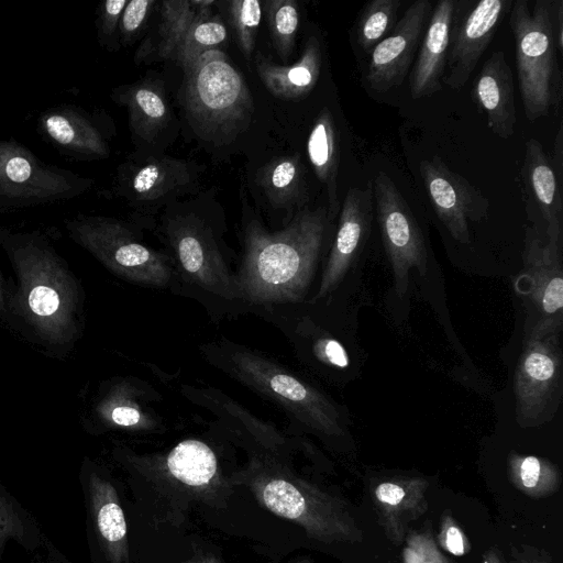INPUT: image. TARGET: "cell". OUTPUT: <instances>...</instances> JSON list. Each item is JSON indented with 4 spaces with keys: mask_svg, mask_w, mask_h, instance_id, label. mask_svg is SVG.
I'll use <instances>...</instances> for the list:
<instances>
[{
    "mask_svg": "<svg viewBox=\"0 0 563 563\" xmlns=\"http://www.w3.org/2000/svg\"><path fill=\"white\" fill-rule=\"evenodd\" d=\"M400 5V0H374L364 8L356 25V41L365 53L390 33Z\"/></svg>",
    "mask_w": 563,
    "mask_h": 563,
    "instance_id": "cell-33",
    "label": "cell"
},
{
    "mask_svg": "<svg viewBox=\"0 0 563 563\" xmlns=\"http://www.w3.org/2000/svg\"><path fill=\"white\" fill-rule=\"evenodd\" d=\"M112 98L128 108L132 131L145 141L155 139L169 119L163 89L152 81L118 88Z\"/></svg>",
    "mask_w": 563,
    "mask_h": 563,
    "instance_id": "cell-25",
    "label": "cell"
},
{
    "mask_svg": "<svg viewBox=\"0 0 563 563\" xmlns=\"http://www.w3.org/2000/svg\"><path fill=\"white\" fill-rule=\"evenodd\" d=\"M154 3L153 0L128 1L119 22V35L122 43L130 42L140 32Z\"/></svg>",
    "mask_w": 563,
    "mask_h": 563,
    "instance_id": "cell-40",
    "label": "cell"
},
{
    "mask_svg": "<svg viewBox=\"0 0 563 563\" xmlns=\"http://www.w3.org/2000/svg\"><path fill=\"white\" fill-rule=\"evenodd\" d=\"M507 471L512 486L531 498H545L555 494L562 481L558 465L536 455L509 453Z\"/></svg>",
    "mask_w": 563,
    "mask_h": 563,
    "instance_id": "cell-29",
    "label": "cell"
},
{
    "mask_svg": "<svg viewBox=\"0 0 563 563\" xmlns=\"http://www.w3.org/2000/svg\"><path fill=\"white\" fill-rule=\"evenodd\" d=\"M65 229L76 244L125 280L165 287L172 279L169 258L142 244L120 220L80 213L66 219Z\"/></svg>",
    "mask_w": 563,
    "mask_h": 563,
    "instance_id": "cell-5",
    "label": "cell"
},
{
    "mask_svg": "<svg viewBox=\"0 0 563 563\" xmlns=\"http://www.w3.org/2000/svg\"><path fill=\"white\" fill-rule=\"evenodd\" d=\"M44 538L35 518L0 483V559L11 541L33 552Z\"/></svg>",
    "mask_w": 563,
    "mask_h": 563,
    "instance_id": "cell-31",
    "label": "cell"
},
{
    "mask_svg": "<svg viewBox=\"0 0 563 563\" xmlns=\"http://www.w3.org/2000/svg\"><path fill=\"white\" fill-rule=\"evenodd\" d=\"M0 246L16 277L7 297L8 312L44 345H71L81 330L82 292L67 263L40 231L0 228Z\"/></svg>",
    "mask_w": 563,
    "mask_h": 563,
    "instance_id": "cell-1",
    "label": "cell"
},
{
    "mask_svg": "<svg viewBox=\"0 0 563 563\" xmlns=\"http://www.w3.org/2000/svg\"><path fill=\"white\" fill-rule=\"evenodd\" d=\"M511 4L509 0H482L465 15L451 33L445 85L452 89L465 85Z\"/></svg>",
    "mask_w": 563,
    "mask_h": 563,
    "instance_id": "cell-18",
    "label": "cell"
},
{
    "mask_svg": "<svg viewBox=\"0 0 563 563\" xmlns=\"http://www.w3.org/2000/svg\"><path fill=\"white\" fill-rule=\"evenodd\" d=\"M510 27L525 114L529 121H536L561 103L562 78L556 63L553 1L538 0L532 8L527 0L514 1Z\"/></svg>",
    "mask_w": 563,
    "mask_h": 563,
    "instance_id": "cell-4",
    "label": "cell"
},
{
    "mask_svg": "<svg viewBox=\"0 0 563 563\" xmlns=\"http://www.w3.org/2000/svg\"><path fill=\"white\" fill-rule=\"evenodd\" d=\"M404 542L401 563H455L440 550L429 521L421 531L408 529Z\"/></svg>",
    "mask_w": 563,
    "mask_h": 563,
    "instance_id": "cell-37",
    "label": "cell"
},
{
    "mask_svg": "<svg viewBox=\"0 0 563 563\" xmlns=\"http://www.w3.org/2000/svg\"><path fill=\"white\" fill-rule=\"evenodd\" d=\"M213 0H165L161 7L158 53L173 59L188 30L200 19L211 14Z\"/></svg>",
    "mask_w": 563,
    "mask_h": 563,
    "instance_id": "cell-28",
    "label": "cell"
},
{
    "mask_svg": "<svg viewBox=\"0 0 563 563\" xmlns=\"http://www.w3.org/2000/svg\"><path fill=\"white\" fill-rule=\"evenodd\" d=\"M79 481L93 563H126L128 525L112 481L92 461L81 465Z\"/></svg>",
    "mask_w": 563,
    "mask_h": 563,
    "instance_id": "cell-11",
    "label": "cell"
},
{
    "mask_svg": "<svg viewBox=\"0 0 563 563\" xmlns=\"http://www.w3.org/2000/svg\"><path fill=\"white\" fill-rule=\"evenodd\" d=\"M168 240L185 275L201 288L225 299L240 297L211 231L198 220H175Z\"/></svg>",
    "mask_w": 563,
    "mask_h": 563,
    "instance_id": "cell-13",
    "label": "cell"
},
{
    "mask_svg": "<svg viewBox=\"0 0 563 563\" xmlns=\"http://www.w3.org/2000/svg\"><path fill=\"white\" fill-rule=\"evenodd\" d=\"M255 66L265 87L283 100H300L316 86L321 69V47L311 36L301 57L294 64L282 66L256 55Z\"/></svg>",
    "mask_w": 563,
    "mask_h": 563,
    "instance_id": "cell-23",
    "label": "cell"
},
{
    "mask_svg": "<svg viewBox=\"0 0 563 563\" xmlns=\"http://www.w3.org/2000/svg\"><path fill=\"white\" fill-rule=\"evenodd\" d=\"M553 30L556 49L563 51V1H553Z\"/></svg>",
    "mask_w": 563,
    "mask_h": 563,
    "instance_id": "cell-45",
    "label": "cell"
},
{
    "mask_svg": "<svg viewBox=\"0 0 563 563\" xmlns=\"http://www.w3.org/2000/svg\"><path fill=\"white\" fill-rule=\"evenodd\" d=\"M373 199L384 247L394 275L395 291L406 295L409 273L427 272L428 253L420 227L393 179L378 172L372 181Z\"/></svg>",
    "mask_w": 563,
    "mask_h": 563,
    "instance_id": "cell-10",
    "label": "cell"
},
{
    "mask_svg": "<svg viewBox=\"0 0 563 563\" xmlns=\"http://www.w3.org/2000/svg\"><path fill=\"white\" fill-rule=\"evenodd\" d=\"M225 356L230 373L277 402L299 421L328 435L342 433L335 407L308 383L245 347H227Z\"/></svg>",
    "mask_w": 563,
    "mask_h": 563,
    "instance_id": "cell-7",
    "label": "cell"
},
{
    "mask_svg": "<svg viewBox=\"0 0 563 563\" xmlns=\"http://www.w3.org/2000/svg\"><path fill=\"white\" fill-rule=\"evenodd\" d=\"M522 176L528 199L545 224V238L563 244L562 186L541 143L533 137L526 142Z\"/></svg>",
    "mask_w": 563,
    "mask_h": 563,
    "instance_id": "cell-22",
    "label": "cell"
},
{
    "mask_svg": "<svg viewBox=\"0 0 563 563\" xmlns=\"http://www.w3.org/2000/svg\"><path fill=\"white\" fill-rule=\"evenodd\" d=\"M307 153L318 179L325 186L330 217L340 211L338 198L339 139L331 111L324 107L307 141Z\"/></svg>",
    "mask_w": 563,
    "mask_h": 563,
    "instance_id": "cell-26",
    "label": "cell"
},
{
    "mask_svg": "<svg viewBox=\"0 0 563 563\" xmlns=\"http://www.w3.org/2000/svg\"><path fill=\"white\" fill-rule=\"evenodd\" d=\"M325 230L323 208L306 209L273 233L257 221L250 222L235 277L240 297L253 303L302 300L317 268Z\"/></svg>",
    "mask_w": 563,
    "mask_h": 563,
    "instance_id": "cell-2",
    "label": "cell"
},
{
    "mask_svg": "<svg viewBox=\"0 0 563 563\" xmlns=\"http://www.w3.org/2000/svg\"><path fill=\"white\" fill-rule=\"evenodd\" d=\"M257 499L275 515L295 521L324 543H360L364 534L346 504L299 479L264 475L253 483Z\"/></svg>",
    "mask_w": 563,
    "mask_h": 563,
    "instance_id": "cell-6",
    "label": "cell"
},
{
    "mask_svg": "<svg viewBox=\"0 0 563 563\" xmlns=\"http://www.w3.org/2000/svg\"><path fill=\"white\" fill-rule=\"evenodd\" d=\"M0 313H2V314L8 313L7 295L3 290L1 273H0Z\"/></svg>",
    "mask_w": 563,
    "mask_h": 563,
    "instance_id": "cell-47",
    "label": "cell"
},
{
    "mask_svg": "<svg viewBox=\"0 0 563 563\" xmlns=\"http://www.w3.org/2000/svg\"><path fill=\"white\" fill-rule=\"evenodd\" d=\"M455 1H438L432 9L409 80L410 95L420 99L441 89L448 59Z\"/></svg>",
    "mask_w": 563,
    "mask_h": 563,
    "instance_id": "cell-21",
    "label": "cell"
},
{
    "mask_svg": "<svg viewBox=\"0 0 563 563\" xmlns=\"http://www.w3.org/2000/svg\"><path fill=\"white\" fill-rule=\"evenodd\" d=\"M523 268L530 280L529 302L534 309L531 327L563 321L562 244L544 239L538 229H526Z\"/></svg>",
    "mask_w": 563,
    "mask_h": 563,
    "instance_id": "cell-15",
    "label": "cell"
},
{
    "mask_svg": "<svg viewBox=\"0 0 563 563\" xmlns=\"http://www.w3.org/2000/svg\"><path fill=\"white\" fill-rule=\"evenodd\" d=\"M227 35V27L219 16H205L188 30L173 59L185 69L201 54L216 49L225 41Z\"/></svg>",
    "mask_w": 563,
    "mask_h": 563,
    "instance_id": "cell-32",
    "label": "cell"
},
{
    "mask_svg": "<svg viewBox=\"0 0 563 563\" xmlns=\"http://www.w3.org/2000/svg\"><path fill=\"white\" fill-rule=\"evenodd\" d=\"M419 170L440 221L454 240L468 243L470 222L486 217L489 207L487 198L438 157L423 159Z\"/></svg>",
    "mask_w": 563,
    "mask_h": 563,
    "instance_id": "cell-12",
    "label": "cell"
},
{
    "mask_svg": "<svg viewBox=\"0 0 563 563\" xmlns=\"http://www.w3.org/2000/svg\"><path fill=\"white\" fill-rule=\"evenodd\" d=\"M431 12L429 0L415 1L390 33L371 51L366 81L373 90L385 92L404 81Z\"/></svg>",
    "mask_w": 563,
    "mask_h": 563,
    "instance_id": "cell-14",
    "label": "cell"
},
{
    "mask_svg": "<svg viewBox=\"0 0 563 563\" xmlns=\"http://www.w3.org/2000/svg\"><path fill=\"white\" fill-rule=\"evenodd\" d=\"M37 131L68 159H100L110 152L97 117L76 104L62 103L43 111L37 119Z\"/></svg>",
    "mask_w": 563,
    "mask_h": 563,
    "instance_id": "cell-17",
    "label": "cell"
},
{
    "mask_svg": "<svg viewBox=\"0 0 563 563\" xmlns=\"http://www.w3.org/2000/svg\"><path fill=\"white\" fill-rule=\"evenodd\" d=\"M562 327L548 324L527 331L514 379L516 419L520 427L549 422L563 393Z\"/></svg>",
    "mask_w": 563,
    "mask_h": 563,
    "instance_id": "cell-9",
    "label": "cell"
},
{
    "mask_svg": "<svg viewBox=\"0 0 563 563\" xmlns=\"http://www.w3.org/2000/svg\"><path fill=\"white\" fill-rule=\"evenodd\" d=\"M302 168L298 157L273 161L262 174V186L276 205L285 203L299 195Z\"/></svg>",
    "mask_w": 563,
    "mask_h": 563,
    "instance_id": "cell-34",
    "label": "cell"
},
{
    "mask_svg": "<svg viewBox=\"0 0 563 563\" xmlns=\"http://www.w3.org/2000/svg\"><path fill=\"white\" fill-rule=\"evenodd\" d=\"M482 563H503V560L496 548H489L482 554Z\"/></svg>",
    "mask_w": 563,
    "mask_h": 563,
    "instance_id": "cell-46",
    "label": "cell"
},
{
    "mask_svg": "<svg viewBox=\"0 0 563 563\" xmlns=\"http://www.w3.org/2000/svg\"><path fill=\"white\" fill-rule=\"evenodd\" d=\"M166 466L173 477L191 487L207 486L218 470L212 450L197 440L177 444L167 455Z\"/></svg>",
    "mask_w": 563,
    "mask_h": 563,
    "instance_id": "cell-30",
    "label": "cell"
},
{
    "mask_svg": "<svg viewBox=\"0 0 563 563\" xmlns=\"http://www.w3.org/2000/svg\"><path fill=\"white\" fill-rule=\"evenodd\" d=\"M231 23L235 30L240 47L250 59L262 19V5L257 0H232L229 2Z\"/></svg>",
    "mask_w": 563,
    "mask_h": 563,
    "instance_id": "cell-36",
    "label": "cell"
},
{
    "mask_svg": "<svg viewBox=\"0 0 563 563\" xmlns=\"http://www.w3.org/2000/svg\"><path fill=\"white\" fill-rule=\"evenodd\" d=\"M92 415L97 424L106 429H144L153 422L135 400L132 385L125 380L111 383L103 390Z\"/></svg>",
    "mask_w": 563,
    "mask_h": 563,
    "instance_id": "cell-27",
    "label": "cell"
},
{
    "mask_svg": "<svg viewBox=\"0 0 563 563\" xmlns=\"http://www.w3.org/2000/svg\"><path fill=\"white\" fill-rule=\"evenodd\" d=\"M184 70V104L197 133L225 141L242 131L253 113L252 96L224 53L208 51Z\"/></svg>",
    "mask_w": 563,
    "mask_h": 563,
    "instance_id": "cell-3",
    "label": "cell"
},
{
    "mask_svg": "<svg viewBox=\"0 0 563 563\" xmlns=\"http://www.w3.org/2000/svg\"><path fill=\"white\" fill-rule=\"evenodd\" d=\"M95 181L47 164L15 139L0 140V213L75 199Z\"/></svg>",
    "mask_w": 563,
    "mask_h": 563,
    "instance_id": "cell-8",
    "label": "cell"
},
{
    "mask_svg": "<svg viewBox=\"0 0 563 563\" xmlns=\"http://www.w3.org/2000/svg\"><path fill=\"white\" fill-rule=\"evenodd\" d=\"M552 168L555 173L559 184L562 186L563 181V129L562 122L559 125V130L554 141V156L551 162Z\"/></svg>",
    "mask_w": 563,
    "mask_h": 563,
    "instance_id": "cell-44",
    "label": "cell"
},
{
    "mask_svg": "<svg viewBox=\"0 0 563 563\" xmlns=\"http://www.w3.org/2000/svg\"><path fill=\"white\" fill-rule=\"evenodd\" d=\"M473 100L486 115L489 130L508 139L517 122L515 87L511 69L503 51L494 52L484 63L473 82Z\"/></svg>",
    "mask_w": 563,
    "mask_h": 563,
    "instance_id": "cell-20",
    "label": "cell"
},
{
    "mask_svg": "<svg viewBox=\"0 0 563 563\" xmlns=\"http://www.w3.org/2000/svg\"><path fill=\"white\" fill-rule=\"evenodd\" d=\"M267 20L275 48L286 59L295 43L299 12L294 0H272L266 8Z\"/></svg>",
    "mask_w": 563,
    "mask_h": 563,
    "instance_id": "cell-35",
    "label": "cell"
},
{
    "mask_svg": "<svg viewBox=\"0 0 563 563\" xmlns=\"http://www.w3.org/2000/svg\"><path fill=\"white\" fill-rule=\"evenodd\" d=\"M438 545L445 552L463 556L471 550V543L460 525L455 521L450 511H444L441 517L440 530L437 536Z\"/></svg>",
    "mask_w": 563,
    "mask_h": 563,
    "instance_id": "cell-39",
    "label": "cell"
},
{
    "mask_svg": "<svg viewBox=\"0 0 563 563\" xmlns=\"http://www.w3.org/2000/svg\"><path fill=\"white\" fill-rule=\"evenodd\" d=\"M373 205L372 181L365 188L351 187L347 190L316 298L325 297L341 283L361 252L371 231Z\"/></svg>",
    "mask_w": 563,
    "mask_h": 563,
    "instance_id": "cell-16",
    "label": "cell"
},
{
    "mask_svg": "<svg viewBox=\"0 0 563 563\" xmlns=\"http://www.w3.org/2000/svg\"><path fill=\"white\" fill-rule=\"evenodd\" d=\"M428 487L429 482L418 476L389 477L374 486L372 499L377 521L394 545L404 543L409 523L428 510Z\"/></svg>",
    "mask_w": 563,
    "mask_h": 563,
    "instance_id": "cell-19",
    "label": "cell"
},
{
    "mask_svg": "<svg viewBox=\"0 0 563 563\" xmlns=\"http://www.w3.org/2000/svg\"><path fill=\"white\" fill-rule=\"evenodd\" d=\"M126 3V0H107L98 7L96 24L101 45L108 48L117 45L119 22Z\"/></svg>",
    "mask_w": 563,
    "mask_h": 563,
    "instance_id": "cell-38",
    "label": "cell"
},
{
    "mask_svg": "<svg viewBox=\"0 0 563 563\" xmlns=\"http://www.w3.org/2000/svg\"><path fill=\"white\" fill-rule=\"evenodd\" d=\"M30 563H73L56 545L46 537L42 544L33 552Z\"/></svg>",
    "mask_w": 563,
    "mask_h": 563,
    "instance_id": "cell-43",
    "label": "cell"
},
{
    "mask_svg": "<svg viewBox=\"0 0 563 563\" xmlns=\"http://www.w3.org/2000/svg\"><path fill=\"white\" fill-rule=\"evenodd\" d=\"M189 167L172 158H151L130 172L121 170L123 195L136 201H156L190 181Z\"/></svg>",
    "mask_w": 563,
    "mask_h": 563,
    "instance_id": "cell-24",
    "label": "cell"
},
{
    "mask_svg": "<svg viewBox=\"0 0 563 563\" xmlns=\"http://www.w3.org/2000/svg\"><path fill=\"white\" fill-rule=\"evenodd\" d=\"M510 558L511 563H554L544 550L526 544L512 547Z\"/></svg>",
    "mask_w": 563,
    "mask_h": 563,
    "instance_id": "cell-42",
    "label": "cell"
},
{
    "mask_svg": "<svg viewBox=\"0 0 563 563\" xmlns=\"http://www.w3.org/2000/svg\"><path fill=\"white\" fill-rule=\"evenodd\" d=\"M317 355L325 363L335 367L345 368L350 364L344 346L335 339L324 338L316 344Z\"/></svg>",
    "mask_w": 563,
    "mask_h": 563,
    "instance_id": "cell-41",
    "label": "cell"
}]
</instances>
